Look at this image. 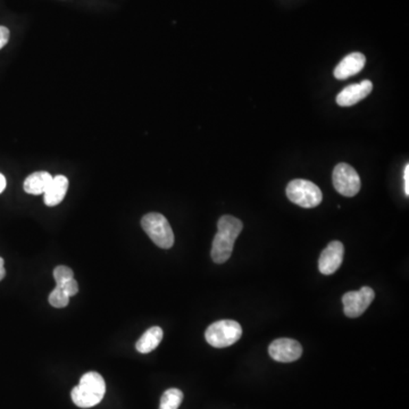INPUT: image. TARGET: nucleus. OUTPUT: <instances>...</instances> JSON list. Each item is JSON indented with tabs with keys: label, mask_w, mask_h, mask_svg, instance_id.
I'll return each instance as SVG.
<instances>
[{
	"label": "nucleus",
	"mask_w": 409,
	"mask_h": 409,
	"mask_svg": "<svg viewBox=\"0 0 409 409\" xmlns=\"http://www.w3.org/2000/svg\"><path fill=\"white\" fill-rule=\"evenodd\" d=\"M242 228V222L231 215H225L218 220V233L213 240L211 251V258L216 264H223L230 259Z\"/></svg>",
	"instance_id": "f257e3e1"
},
{
	"label": "nucleus",
	"mask_w": 409,
	"mask_h": 409,
	"mask_svg": "<svg viewBox=\"0 0 409 409\" xmlns=\"http://www.w3.org/2000/svg\"><path fill=\"white\" fill-rule=\"evenodd\" d=\"M105 393V379L97 372H89L81 377L75 388H73L71 397L73 403L80 408H91L102 401Z\"/></svg>",
	"instance_id": "f03ea898"
},
{
	"label": "nucleus",
	"mask_w": 409,
	"mask_h": 409,
	"mask_svg": "<svg viewBox=\"0 0 409 409\" xmlns=\"http://www.w3.org/2000/svg\"><path fill=\"white\" fill-rule=\"evenodd\" d=\"M143 231L152 242L163 249H170L174 244V233L165 216L159 213H150L142 218Z\"/></svg>",
	"instance_id": "7ed1b4c3"
},
{
	"label": "nucleus",
	"mask_w": 409,
	"mask_h": 409,
	"mask_svg": "<svg viewBox=\"0 0 409 409\" xmlns=\"http://www.w3.org/2000/svg\"><path fill=\"white\" fill-rule=\"evenodd\" d=\"M242 336V327L235 320H223L208 327L204 338L214 348H226L238 342Z\"/></svg>",
	"instance_id": "20e7f679"
},
{
	"label": "nucleus",
	"mask_w": 409,
	"mask_h": 409,
	"mask_svg": "<svg viewBox=\"0 0 409 409\" xmlns=\"http://www.w3.org/2000/svg\"><path fill=\"white\" fill-rule=\"evenodd\" d=\"M285 192L290 202L303 208L316 207L323 200L320 189L308 180H292L288 185Z\"/></svg>",
	"instance_id": "39448f33"
},
{
	"label": "nucleus",
	"mask_w": 409,
	"mask_h": 409,
	"mask_svg": "<svg viewBox=\"0 0 409 409\" xmlns=\"http://www.w3.org/2000/svg\"><path fill=\"white\" fill-rule=\"evenodd\" d=\"M334 185L340 195L353 197L360 190V178L356 170L346 163H340L334 167Z\"/></svg>",
	"instance_id": "423d86ee"
},
{
	"label": "nucleus",
	"mask_w": 409,
	"mask_h": 409,
	"mask_svg": "<svg viewBox=\"0 0 409 409\" xmlns=\"http://www.w3.org/2000/svg\"><path fill=\"white\" fill-rule=\"evenodd\" d=\"M375 298V292L370 287H363L358 291H349L343 294L342 304L344 315L356 318L369 308Z\"/></svg>",
	"instance_id": "0eeeda50"
},
{
	"label": "nucleus",
	"mask_w": 409,
	"mask_h": 409,
	"mask_svg": "<svg viewBox=\"0 0 409 409\" xmlns=\"http://www.w3.org/2000/svg\"><path fill=\"white\" fill-rule=\"evenodd\" d=\"M270 356L280 363H291L301 358L303 347L298 341L289 338L277 339L268 347Z\"/></svg>",
	"instance_id": "6e6552de"
},
{
	"label": "nucleus",
	"mask_w": 409,
	"mask_h": 409,
	"mask_svg": "<svg viewBox=\"0 0 409 409\" xmlns=\"http://www.w3.org/2000/svg\"><path fill=\"white\" fill-rule=\"evenodd\" d=\"M344 254V247L340 241H332L322 251L318 261V268L324 275H331L340 268Z\"/></svg>",
	"instance_id": "1a4fd4ad"
},
{
	"label": "nucleus",
	"mask_w": 409,
	"mask_h": 409,
	"mask_svg": "<svg viewBox=\"0 0 409 409\" xmlns=\"http://www.w3.org/2000/svg\"><path fill=\"white\" fill-rule=\"evenodd\" d=\"M372 90H373V84L369 80H364L356 84H350L338 95V105L341 107L356 105L357 102L366 98L372 93Z\"/></svg>",
	"instance_id": "9d476101"
},
{
	"label": "nucleus",
	"mask_w": 409,
	"mask_h": 409,
	"mask_svg": "<svg viewBox=\"0 0 409 409\" xmlns=\"http://www.w3.org/2000/svg\"><path fill=\"white\" fill-rule=\"evenodd\" d=\"M366 58L363 54L353 53L344 57L334 69V76L338 80H346L356 75L364 69Z\"/></svg>",
	"instance_id": "9b49d317"
},
{
	"label": "nucleus",
	"mask_w": 409,
	"mask_h": 409,
	"mask_svg": "<svg viewBox=\"0 0 409 409\" xmlns=\"http://www.w3.org/2000/svg\"><path fill=\"white\" fill-rule=\"evenodd\" d=\"M69 189V180L64 175H57L50 182L49 187L47 189L45 195V204L48 207H54L63 202L64 197L67 196Z\"/></svg>",
	"instance_id": "f8f14e48"
},
{
	"label": "nucleus",
	"mask_w": 409,
	"mask_h": 409,
	"mask_svg": "<svg viewBox=\"0 0 409 409\" xmlns=\"http://www.w3.org/2000/svg\"><path fill=\"white\" fill-rule=\"evenodd\" d=\"M51 181L53 176L48 172H36L25 178L23 185L24 191L30 195H41L46 192Z\"/></svg>",
	"instance_id": "ddd939ff"
},
{
	"label": "nucleus",
	"mask_w": 409,
	"mask_h": 409,
	"mask_svg": "<svg viewBox=\"0 0 409 409\" xmlns=\"http://www.w3.org/2000/svg\"><path fill=\"white\" fill-rule=\"evenodd\" d=\"M163 330L159 327H152L142 334L141 338L137 341L136 349L140 353H152L159 346L163 340Z\"/></svg>",
	"instance_id": "4468645a"
},
{
	"label": "nucleus",
	"mask_w": 409,
	"mask_h": 409,
	"mask_svg": "<svg viewBox=\"0 0 409 409\" xmlns=\"http://www.w3.org/2000/svg\"><path fill=\"white\" fill-rule=\"evenodd\" d=\"M182 400H183V393L181 390L175 389V388L166 390L161 398L159 409H178Z\"/></svg>",
	"instance_id": "2eb2a0df"
},
{
	"label": "nucleus",
	"mask_w": 409,
	"mask_h": 409,
	"mask_svg": "<svg viewBox=\"0 0 409 409\" xmlns=\"http://www.w3.org/2000/svg\"><path fill=\"white\" fill-rule=\"evenodd\" d=\"M48 301H49V304L53 307L64 308V307H67L69 305V297L64 292L62 288L56 287L50 292Z\"/></svg>",
	"instance_id": "dca6fc26"
},
{
	"label": "nucleus",
	"mask_w": 409,
	"mask_h": 409,
	"mask_svg": "<svg viewBox=\"0 0 409 409\" xmlns=\"http://www.w3.org/2000/svg\"><path fill=\"white\" fill-rule=\"evenodd\" d=\"M73 277H74V275H73L72 270L67 268V266H64V265L57 266L54 270V279L56 281V287H60L64 282H67V280L73 279Z\"/></svg>",
	"instance_id": "f3484780"
},
{
	"label": "nucleus",
	"mask_w": 409,
	"mask_h": 409,
	"mask_svg": "<svg viewBox=\"0 0 409 409\" xmlns=\"http://www.w3.org/2000/svg\"><path fill=\"white\" fill-rule=\"evenodd\" d=\"M60 288L63 289L64 292H65L69 298L75 296V294L79 292V285H78V282H76L74 277H73V279H69L67 282H64Z\"/></svg>",
	"instance_id": "a211bd4d"
},
{
	"label": "nucleus",
	"mask_w": 409,
	"mask_h": 409,
	"mask_svg": "<svg viewBox=\"0 0 409 409\" xmlns=\"http://www.w3.org/2000/svg\"><path fill=\"white\" fill-rule=\"evenodd\" d=\"M10 40V30L6 27H0V49L6 46Z\"/></svg>",
	"instance_id": "6ab92c4d"
},
{
	"label": "nucleus",
	"mask_w": 409,
	"mask_h": 409,
	"mask_svg": "<svg viewBox=\"0 0 409 409\" xmlns=\"http://www.w3.org/2000/svg\"><path fill=\"white\" fill-rule=\"evenodd\" d=\"M404 189H405V194L409 196V165L407 164L404 170Z\"/></svg>",
	"instance_id": "aec40b11"
},
{
	"label": "nucleus",
	"mask_w": 409,
	"mask_h": 409,
	"mask_svg": "<svg viewBox=\"0 0 409 409\" xmlns=\"http://www.w3.org/2000/svg\"><path fill=\"white\" fill-rule=\"evenodd\" d=\"M6 188V178L0 173V194Z\"/></svg>",
	"instance_id": "412c9836"
},
{
	"label": "nucleus",
	"mask_w": 409,
	"mask_h": 409,
	"mask_svg": "<svg viewBox=\"0 0 409 409\" xmlns=\"http://www.w3.org/2000/svg\"><path fill=\"white\" fill-rule=\"evenodd\" d=\"M6 275V271H5V268H0V281L3 280V277Z\"/></svg>",
	"instance_id": "4be33fe9"
}]
</instances>
